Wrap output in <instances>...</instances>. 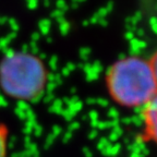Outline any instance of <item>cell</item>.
Listing matches in <instances>:
<instances>
[{
    "label": "cell",
    "mask_w": 157,
    "mask_h": 157,
    "mask_svg": "<svg viewBox=\"0 0 157 157\" xmlns=\"http://www.w3.org/2000/svg\"><path fill=\"white\" fill-rule=\"evenodd\" d=\"M8 146V130L3 124L0 123V157L7 156Z\"/></svg>",
    "instance_id": "cell-4"
},
{
    "label": "cell",
    "mask_w": 157,
    "mask_h": 157,
    "mask_svg": "<svg viewBox=\"0 0 157 157\" xmlns=\"http://www.w3.org/2000/svg\"><path fill=\"white\" fill-rule=\"evenodd\" d=\"M142 117L145 139L157 144V95L143 107Z\"/></svg>",
    "instance_id": "cell-3"
},
{
    "label": "cell",
    "mask_w": 157,
    "mask_h": 157,
    "mask_svg": "<svg viewBox=\"0 0 157 157\" xmlns=\"http://www.w3.org/2000/svg\"><path fill=\"white\" fill-rule=\"evenodd\" d=\"M110 98L127 108L144 107L157 95V83L150 62L140 57H125L113 62L106 72Z\"/></svg>",
    "instance_id": "cell-1"
},
{
    "label": "cell",
    "mask_w": 157,
    "mask_h": 157,
    "mask_svg": "<svg viewBox=\"0 0 157 157\" xmlns=\"http://www.w3.org/2000/svg\"><path fill=\"white\" fill-rule=\"evenodd\" d=\"M148 62L151 64V68H152V71L154 73L155 80H156V83H157V50L153 54V56L151 57Z\"/></svg>",
    "instance_id": "cell-5"
},
{
    "label": "cell",
    "mask_w": 157,
    "mask_h": 157,
    "mask_svg": "<svg viewBox=\"0 0 157 157\" xmlns=\"http://www.w3.org/2000/svg\"><path fill=\"white\" fill-rule=\"evenodd\" d=\"M47 81L46 66L31 52H9L0 61V88L11 98L35 101L43 95Z\"/></svg>",
    "instance_id": "cell-2"
}]
</instances>
